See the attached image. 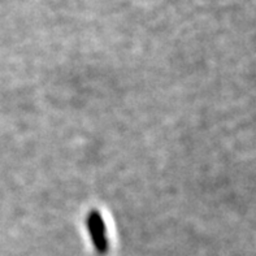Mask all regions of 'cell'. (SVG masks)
I'll return each mask as SVG.
<instances>
[{"mask_svg": "<svg viewBox=\"0 0 256 256\" xmlns=\"http://www.w3.org/2000/svg\"><path fill=\"white\" fill-rule=\"evenodd\" d=\"M86 224H88V230L95 251L99 255H106L108 252L110 244H108L107 228L104 224L100 212L96 211V210H91L90 214H88Z\"/></svg>", "mask_w": 256, "mask_h": 256, "instance_id": "6da1fadb", "label": "cell"}]
</instances>
